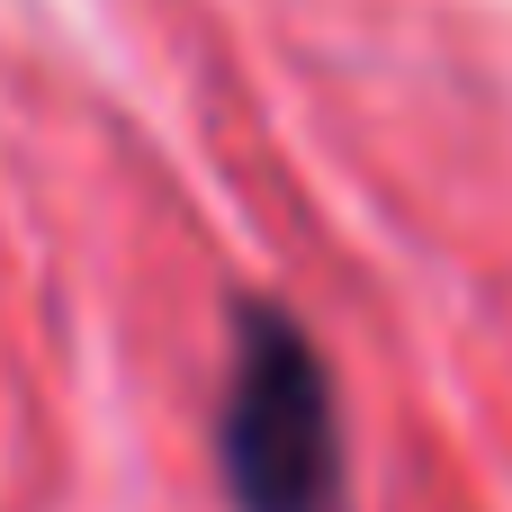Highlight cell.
I'll use <instances>...</instances> for the list:
<instances>
[{
    "label": "cell",
    "mask_w": 512,
    "mask_h": 512,
    "mask_svg": "<svg viewBox=\"0 0 512 512\" xmlns=\"http://www.w3.org/2000/svg\"><path fill=\"white\" fill-rule=\"evenodd\" d=\"M216 459L234 512H342L351 468H342V414L315 342L279 315H243V342L225 360L216 396Z\"/></svg>",
    "instance_id": "cell-1"
}]
</instances>
